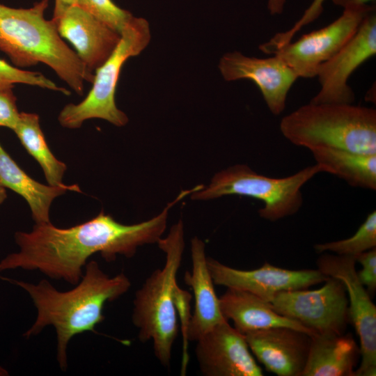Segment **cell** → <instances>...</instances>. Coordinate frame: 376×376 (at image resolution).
Returning <instances> with one entry per match:
<instances>
[{
  "instance_id": "cell-15",
  "label": "cell",
  "mask_w": 376,
  "mask_h": 376,
  "mask_svg": "<svg viewBox=\"0 0 376 376\" xmlns=\"http://www.w3.org/2000/svg\"><path fill=\"white\" fill-rule=\"evenodd\" d=\"M243 335L250 351L267 370L278 376H301L312 336L286 327L252 331Z\"/></svg>"
},
{
  "instance_id": "cell-28",
  "label": "cell",
  "mask_w": 376,
  "mask_h": 376,
  "mask_svg": "<svg viewBox=\"0 0 376 376\" xmlns=\"http://www.w3.org/2000/svg\"><path fill=\"white\" fill-rule=\"evenodd\" d=\"M17 98L13 88L0 90V127L12 130L15 127L19 116Z\"/></svg>"
},
{
  "instance_id": "cell-16",
  "label": "cell",
  "mask_w": 376,
  "mask_h": 376,
  "mask_svg": "<svg viewBox=\"0 0 376 376\" xmlns=\"http://www.w3.org/2000/svg\"><path fill=\"white\" fill-rule=\"evenodd\" d=\"M53 19L60 36L72 45L80 60L92 72L109 57L121 38L120 33L77 4Z\"/></svg>"
},
{
  "instance_id": "cell-30",
  "label": "cell",
  "mask_w": 376,
  "mask_h": 376,
  "mask_svg": "<svg viewBox=\"0 0 376 376\" xmlns=\"http://www.w3.org/2000/svg\"><path fill=\"white\" fill-rule=\"evenodd\" d=\"M375 0H332L334 4L343 8L351 7H361L369 5V2Z\"/></svg>"
},
{
  "instance_id": "cell-18",
  "label": "cell",
  "mask_w": 376,
  "mask_h": 376,
  "mask_svg": "<svg viewBox=\"0 0 376 376\" xmlns=\"http://www.w3.org/2000/svg\"><path fill=\"white\" fill-rule=\"evenodd\" d=\"M221 313L227 320L234 323V327L242 334L276 327H286L314 334L296 320L280 315L269 302L247 291L227 288L220 297Z\"/></svg>"
},
{
  "instance_id": "cell-2",
  "label": "cell",
  "mask_w": 376,
  "mask_h": 376,
  "mask_svg": "<svg viewBox=\"0 0 376 376\" xmlns=\"http://www.w3.org/2000/svg\"><path fill=\"white\" fill-rule=\"evenodd\" d=\"M0 279L25 290L37 310L36 320L23 334L26 338L38 335L47 326L56 334V359L59 368H68V346L71 339L86 331L97 333L96 325L105 319L104 305L124 294L131 281L123 272L109 276L95 260L84 267V274L75 287L60 291L42 279L37 284L5 277Z\"/></svg>"
},
{
  "instance_id": "cell-13",
  "label": "cell",
  "mask_w": 376,
  "mask_h": 376,
  "mask_svg": "<svg viewBox=\"0 0 376 376\" xmlns=\"http://www.w3.org/2000/svg\"><path fill=\"white\" fill-rule=\"evenodd\" d=\"M219 69L227 81L248 79L260 89L271 113L281 114L285 109L288 93L299 78L281 58L250 57L239 52L223 55Z\"/></svg>"
},
{
  "instance_id": "cell-25",
  "label": "cell",
  "mask_w": 376,
  "mask_h": 376,
  "mask_svg": "<svg viewBox=\"0 0 376 376\" xmlns=\"http://www.w3.org/2000/svg\"><path fill=\"white\" fill-rule=\"evenodd\" d=\"M76 4L120 34L134 17L112 0H77Z\"/></svg>"
},
{
  "instance_id": "cell-20",
  "label": "cell",
  "mask_w": 376,
  "mask_h": 376,
  "mask_svg": "<svg viewBox=\"0 0 376 376\" xmlns=\"http://www.w3.org/2000/svg\"><path fill=\"white\" fill-rule=\"evenodd\" d=\"M0 182L28 203L36 224L49 223L53 201L68 191L81 192L77 185H44L33 180L14 161L0 143Z\"/></svg>"
},
{
  "instance_id": "cell-24",
  "label": "cell",
  "mask_w": 376,
  "mask_h": 376,
  "mask_svg": "<svg viewBox=\"0 0 376 376\" xmlns=\"http://www.w3.org/2000/svg\"><path fill=\"white\" fill-rule=\"evenodd\" d=\"M15 84L38 86L66 95L70 94L68 89L58 86L42 73L22 70L0 58V90L13 88Z\"/></svg>"
},
{
  "instance_id": "cell-31",
  "label": "cell",
  "mask_w": 376,
  "mask_h": 376,
  "mask_svg": "<svg viewBox=\"0 0 376 376\" xmlns=\"http://www.w3.org/2000/svg\"><path fill=\"white\" fill-rule=\"evenodd\" d=\"M286 0H267V9L272 15H281L285 5Z\"/></svg>"
},
{
  "instance_id": "cell-5",
  "label": "cell",
  "mask_w": 376,
  "mask_h": 376,
  "mask_svg": "<svg viewBox=\"0 0 376 376\" xmlns=\"http://www.w3.org/2000/svg\"><path fill=\"white\" fill-rule=\"evenodd\" d=\"M157 244L165 253L164 265L153 271L136 292L132 320L140 341L152 340L155 356L169 367L179 329L174 290L185 249L183 222L174 224Z\"/></svg>"
},
{
  "instance_id": "cell-14",
  "label": "cell",
  "mask_w": 376,
  "mask_h": 376,
  "mask_svg": "<svg viewBox=\"0 0 376 376\" xmlns=\"http://www.w3.org/2000/svg\"><path fill=\"white\" fill-rule=\"evenodd\" d=\"M195 353L200 370L205 376L263 375L244 336L228 320L202 336L196 341Z\"/></svg>"
},
{
  "instance_id": "cell-4",
  "label": "cell",
  "mask_w": 376,
  "mask_h": 376,
  "mask_svg": "<svg viewBox=\"0 0 376 376\" xmlns=\"http://www.w3.org/2000/svg\"><path fill=\"white\" fill-rule=\"evenodd\" d=\"M279 128L291 143L310 151L334 148L376 154V110L373 108L310 102L283 116Z\"/></svg>"
},
{
  "instance_id": "cell-17",
  "label": "cell",
  "mask_w": 376,
  "mask_h": 376,
  "mask_svg": "<svg viewBox=\"0 0 376 376\" xmlns=\"http://www.w3.org/2000/svg\"><path fill=\"white\" fill-rule=\"evenodd\" d=\"M205 248L201 240L197 237L191 239V269L184 276V281L191 288L194 298V313L184 332L185 337L189 341L196 342L214 327L227 320L221 311Z\"/></svg>"
},
{
  "instance_id": "cell-8",
  "label": "cell",
  "mask_w": 376,
  "mask_h": 376,
  "mask_svg": "<svg viewBox=\"0 0 376 376\" xmlns=\"http://www.w3.org/2000/svg\"><path fill=\"white\" fill-rule=\"evenodd\" d=\"M317 290L278 292L269 302L281 315L297 321L315 335H340L350 323L348 298L343 283L328 276Z\"/></svg>"
},
{
  "instance_id": "cell-9",
  "label": "cell",
  "mask_w": 376,
  "mask_h": 376,
  "mask_svg": "<svg viewBox=\"0 0 376 376\" xmlns=\"http://www.w3.org/2000/svg\"><path fill=\"white\" fill-rule=\"evenodd\" d=\"M374 8L373 5L344 8L342 15L333 22L270 54L281 58L298 77H315L318 68L348 42L366 15Z\"/></svg>"
},
{
  "instance_id": "cell-22",
  "label": "cell",
  "mask_w": 376,
  "mask_h": 376,
  "mask_svg": "<svg viewBox=\"0 0 376 376\" xmlns=\"http://www.w3.org/2000/svg\"><path fill=\"white\" fill-rule=\"evenodd\" d=\"M13 131L24 148L40 166L47 184L52 186L64 184L63 178L67 166L50 150L40 125L39 116L33 113L20 112Z\"/></svg>"
},
{
  "instance_id": "cell-26",
  "label": "cell",
  "mask_w": 376,
  "mask_h": 376,
  "mask_svg": "<svg viewBox=\"0 0 376 376\" xmlns=\"http://www.w3.org/2000/svg\"><path fill=\"white\" fill-rule=\"evenodd\" d=\"M324 1L325 0H313L301 17L290 29L284 32L277 33L270 39L272 43L279 47L292 41L296 33L304 26L313 22L320 17L323 11Z\"/></svg>"
},
{
  "instance_id": "cell-12",
  "label": "cell",
  "mask_w": 376,
  "mask_h": 376,
  "mask_svg": "<svg viewBox=\"0 0 376 376\" xmlns=\"http://www.w3.org/2000/svg\"><path fill=\"white\" fill-rule=\"evenodd\" d=\"M207 263L214 284L247 291L267 302L279 292L306 289L328 277L318 269L291 270L268 263L252 270L237 269L211 258Z\"/></svg>"
},
{
  "instance_id": "cell-6",
  "label": "cell",
  "mask_w": 376,
  "mask_h": 376,
  "mask_svg": "<svg viewBox=\"0 0 376 376\" xmlns=\"http://www.w3.org/2000/svg\"><path fill=\"white\" fill-rule=\"evenodd\" d=\"M317 164L283 178L261 175L245 164H237L217 173L209 185L191 194L193 200L207 201L224 196L240 195L263 202L259 216L276 221L296 214L303 204L302 187L322 173Z\"/></svg>"
},
{
  "instance_id": "cell-10",
  "label": "cell",
  "mask_w": 376,
  "mask_h": 376,
  "mask_svg": "<svg viewBox=\"0 0 376 376\" xmlns=\"http://www.w3.org/2000/svg\"><path fill=\"white\" fill-rule=\"evenodd\" d=\"M355 258L323 253L317 260L318 269L327 276L340 280L348 298L350 322L359 338L361 361L354 376L376 374V306L360 282L355 268Z\"/></svg>"
},
{
  "instance_id": "cell-23",
  "label": "cell",
  "mask_w": 376,
  "mask_h": 376,
  "mask_svg": "<svg viewBox=\"0 0 376 376\" xmlns=\"http://www.w3.org/2000/svg\"><path fill=\"white\" fill-rule=\"evenodd\" d=\"M376 247V212L372 211L357 232L350 237L314 245L318 253L334 254L355 258L359 254Z\"/></svg>"
},
{
  "instance_id": "cell-29",
  "label": "cell",
  "mask_w": 376,
  "mask_h": 376,
  "mask_svg": "<svg viewBox=\"0 0 376 376\" xmlns=\"http://www.w3.org/2000/svg\"><path fill=\"white\" fill-rule=\"evenodd\" d=\"M77 0H55L52 19H57L71 6L76 4Z\"/></svg>"
},
{
  "instance_id": "cell-3",
  "label": "cell",
  "mask_w": 376,
  "mask_h": 376,
  "mask_svg": "<svg viewBox=\"0 0 376 376\" xmlns=\"http://www.w3.org/2000/svg\"><path fill=\"white\" fill-rule=\"evenodd\" d=\"M49 1L41 0L28 8L0 3V50L17 68L45 64L82 95L84 82L92 83L94 74L63 40L56 22L45 19Z\"/></svg>"
},
{
  "instance_id": "cell-11",
  "label": "cell",
  "mask_w": 376,
  "mask_h": 376,
  "mask_svg": "<svg viewBox=\"0 0 376 376\" xmlns=\"http://www.w3.org/2000/svg\"><path fill=\"white\" fill-rule=\"evenodd\" d=\"M375 54L376 13L374 8L366 15L348 42L318 68L316 77L320 89L310 102L353 103L354 93L347 81L361 65Z\"/></svg>"
},
{
  "instance_id": "cell-32",
  "label": "cell",
  "mask_w": 376,
  "mask_h": 376,
  "mask_svg": "<svg viewBox=\"0 0 376 376\" xmlns=\"http://www.w3.org/2000/svg\"><path fill=\"white\" fill-rule=\"evenodd\" d=\"M7 198L6 188L0 182V205L4 202Z\"/></svg>"
},
{
  "instance_id": "cell-33",
  "label": "cell",
  "mask_w": 376,
  "mask_h": 376,
  "mask_svg": "<svg viewBox=\"0 0 376 376\" xmlns=\"http://www.w3.org/2000/svg\"><path fill=\"white\" fill-rule=\"evenodd\" d=\"M0 373H1V367H0Z\"/></svg>"
},
{
  "instance_id": "cell-21",
  "label": "cell",
  "mask_w": 376,
  "mask_h": 376,
  "mask_svg": "<svg viewBox=\"0 0 376 376\" xmlns=\"http://www.w3.org/2000/svg\"><path fill=\"white\" fill-rule=\"evenodd\" d=\"M311 152L323 173L336 175L354 187L376 189V154L334 148H319Z\"/></svg>"
},
{
  "instance_id": "cell-1",
  "label": "cell",
  "mask_w": 376,
  "mask_h": 376,
  "mask_svg": "<svg viewBox=\"0 0 376 376\" xmlns=\"http://www.w3.org/2000/svg\"><path fill=\"white\" fill-rule=\"evenodd\" d=\"M181 199L178 195L158 215L131 225L121 224L103 211L70 228H58L51 222L35 224L29 232L15 233L19 251L0 260V272L38 270L49 279L75 285L93 255L100 253L111 263L119 255L133 257L141 246L157 243L166 228L169 210Z\"/></svg>"
},
{
  "instance_id": "cell-19",
  "label": "cell",
  "mask_w": 376,
  "mask_h": 376,
  "mask_svg": "<svg viewBox=\"0 0 376 376\" xmlns=\"http://www.w3.org/2000/svg\"><path fill=\"white\" fill-rule=\"evenodd\" d=\"M359 356L352 334L312 336L301 376H354Z\"/></svg>"
},
{
  "instance_id": "cell-27",
  "label": "cell",
  "mask_w": 376,
  "mask_h": 376,
  "mask_svg": "<svg viewBox=\"0 0 376 376\" xmlns=\"http://www.w3.org/2000/svg\"><path fill=\"white\" fill-rule=\"evenodd\" d=\"M362 269L357 272L358 278L370 296L376 290V249L364 251L355 257Z\"/></svg>"
},
{
  "instance_id": "cell-7",
  "label": "cell",
  "mask_w": 376,
  "mask_h": 376,
  "mask_svg": "<svg viewBox=\"0 0 376 376\" xmlns=\"http://www.w3.org/2000/svg\"><path fill=\"white\" fill-rule=\"evenodd\" d=\"M150 40V26L143 17H133L121 33L120 40L105 62L95 72L93 86L79 103L66 104L60 111L58 120L68 129L80 127L91 118L105 120L122 127L128 122L127 116L116 104L115 95L120 74L129 58L139 55Z\"/></svg>"
}]
</instances>
